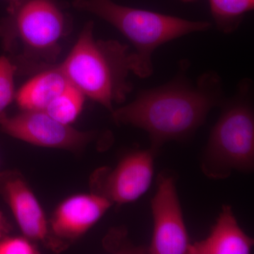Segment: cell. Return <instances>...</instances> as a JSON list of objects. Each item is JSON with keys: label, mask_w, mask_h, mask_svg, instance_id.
<instances>
[{"label": "cell", "mask_w": 254, "mask_h": 254, "mask_svg": "<svg viewBox=\"0 0 254 254\" xmlns=\"http://www.w3.org/2000/svg\"><path fill=\"white\" fill-rule=\"evenodd\" d=\"M60 67L73 87L110 113L131 93L133 69L129 48L115 40H98L94 23L88 21Z\"/></svg>", "instance_id": "3"}, {"label": "cell", "mask_w": 254, "mask_h": 254, "mask_svg": "<svg viewBox=\"0 0 254 254\" xmlns=\"http://www.w3.org/2000/svg\"><path fill=\"white\" fill-rule=\"evenodd\" d=\"M182 65L171 81L143 90L131 103L111 113L117 125L144 130L150 148L157 152L165 143L183 141L193 136L209 113L225 99L218 73L205 71L193 83L185 73L186 63Z\"/></svg>", "instance_id": "1"}, {"label": "cell", "mask_w": 254, "mask_h": 254, "mask_svg": "<svg viewBox=\"0 0 254 254\" xmlns=\"http://www.w3.org/2000/svg\"><path fill=\"white\" fill-rule=\"evenodd\" d=\"M72 18L59 0H17L0 19V40L16 73L33 75L58 64Z\"/></svg>", "instance_id": "2"}, {"label": "cell", "mask_w": 254, "mask_h": 254, "mask_svg": "<svg viewBox=\"0 0 254 254\" xmlns=\"http://www.w3.org/2000/svg\"><path fill=\"white\" fill-rule=\"evenodd\" d=\"M253 81L245 78L235 94L225 98L200 158V169L210 180L228 178L234 172L254 168Z\"/></svg>", "instance_id": "5"}, {"label": "cell", "mask_w": 254, "mask_h": 254, "mask_svg": "<svg viewBox=\"0 0 254 254\" xmlns=\"http://www.w3.org/2000/svg\"><path fill=\"white\" fill-rule=\"evenodd\" d=\"M38 247L27 237L10 236L9 234L0 237V254H39Z\"/></svg>", "instance_id": "16"}, {"label": "cell", "mask_w": 254, "mask_h": 254, "mask_svg": "<svg viewBox=\"0 0 254 254\" xmlns=\"http://www.w3.org/2000/svg\"><path fill=\"white\" fill-rule=\"evenodd\" d=\"M5 1L7 2L8 6H11V5H13L14 4L15 2H16L17 0H5Z\"/></svg>", "instance_id": "18"}, {"label": "cell", "mask_w": 254, "mask_h": 254, "mask_svg": "<svg viewBox=\"0 0 254 254\" xmlns=\"http://www.w3.org/2000/svg\"><path fill=\"white\" fill-rule=\"evenodd\" d=\"M10 231H11V225L6 220L4 214L0 210V237L9 234Z\"/></svg>", "instance_id": "17"}, {"label": "cell", "mask_w": 254, "mask_h": 254, "mask_svg": "<svg viewBox=\"0 0 254 254\" xmlns=\"http://www.w3.org/2000/svg\"><path fill=\"white\" fill-rule=\"evenodd\" d=\"M218 31L230 34L240 27L245 15L254 9V0H208Z\"/></svg>", "instance_id": "13"}, {"label": "cell", "mask_w": 254, "mask_h": 254, "mask_svg": "<svg viewBox=\"0 0 254 254\" xmlns=\"http://www.w3.org/2000/svg\"><path fill=\"white\" fill-rule=\"evenodd\" d=\"M112 205L110 200L93 192L71 195L53 212L49 220L50 232L68 246L94 226Z\"/></svg>", "instance_id": "10"}, {"label": "cell", "mask_w": 254, "mask_h": 254, "mask_svg": "<svg viewBox=\"0 0 254 254\" xmlns=\"http://www.w3.org/2000/svg\"><path fill=\"white\" fill-rule=\"evenodd\" d=\"M73 6L104 20L131 43L135 49L132 53V73L142 78L153 74V55L159 47L211 27L208 21H192L137 9L119 4L113 0H74Z\"/></svg>", "instance_id": "4"}, {"label": "cell", "mask_w": 254, "mask_h": 254, "mask_svg": "<svg viewBox=\"0 0 254 254\" xmlns=\"http://www.w3.org/2000/svg\"><path fill=\"white\" fill-rule=\"evenodd\" d=\"M0 128L6 134L31 144L73 153H80L98 138L96 131H79L45 111L23 110L15 116H6L0 123Z\"/></svg>", "instance_id": "7"}, {"label": "cell", "mask_w": 254, "mask_h": 254, "mask_svg": "<svg viewBox=\"0 0 254 254\" xmlns=\"http://www.w3.org/2000/svg\"><path fill=\"white\" fill-rule=\"evenodd\" d=\"M184 2H193V1H198V0H181Z\"/></svg>", "instance_id": "19"}, {"label": "cell", "mask_w": 254, "mask_h": 254, "mask_svg": "<svg viewBox=\"0 0 254 254\" xmlns=\"http://www.w3.org/2000/svg\"><path fill=\"white\" fill-rule=\"evenodd\" d=\"M85 95L69 85L44 110L50 116L65 125H71L78 118L84 104Z\"/></svg>", "instance_id": "14"}, {"label": "cell", "mask_w": 254, "mask_h": 254, "mask_svg": "<svg viewBox=\"0 0 254 254\" xmlns=\"http://www.w3.org/2000/svg\"><path fill=\"white\" fill-rule=\"evenodd\" d=\"M158 152L150 148L127 153L115 168H98L90 179L91 192L121 205L139 199L149 190Z\"/></svg>", "instance_id": "6"}, {"label": "cell", "mask_w": 254, "mask_h": 254, "mask_svg": "<svg viewBox=\"0 0 254 254\" xmlns=\"http://www.w3.org/2000/svg\"><path fill=\"white\" fill-rule=\"evenodd\" d=\"M16 74V66L9 57H0V123L6 118V110L16 97L14 76Z\"/></svg>", "instance_id": "15"}, {"label": "cell", "mask_w": 254, "mask_h": 254, "mask_svg": "<svg viewBox=\"0 0 254 254\" xmlns=\"http://www.w3.org/2000/svg\"><path fill=\"white\" fill-rule=\"evenodd\" d=\"M153 231L145 253L189 254L191 243L184 220L172 173H162L157 180V190L151 200Z\"/></svg>", "instance_id": "8"}, {"label": "cell", "mask_w": 254, "mask_h": 254, "mask_svg": "<svg viewBox=\"0 0 254 254\" xmlns=\"http://www.w3.org/2000/svg\"><path fill=\"white\" fill-rule=\"evenodd\" d=\"M253 247V239L242 230L232 207L224 205L208 236L191 244L189 254H249Z\"/></svg>", "instance_id": "11"}, {"label": "cell", "mask_w": 254, "mask_h": 254, "mask_svg": "<svg viewBox=\"0 0 254 254\" xmlns=\"http://www.w3.org/2000/svg\"><path fill=\"white\" fill-rule=\"evenodd\" d=\"M71 83L59 64L36 73L16 93V102L23 110L44 111Z\"/></svg>", "instance_id": "12"}, {"label": "cell", "mask_w": 254, "mask_h": 254, "mask_svg": "<svg viewBox=\"0 0 254 254\" xmlns=\"http://www.w3.org/2000/svg\"><path fill=\"white\" fill-rule=\"evenodd\" d=\"M0 196L9 207L23 236L53 252L67 248L52 235L43 207L18 170L0 172Z\"/></svg>", "instance_id": "9"}]
</instances>
